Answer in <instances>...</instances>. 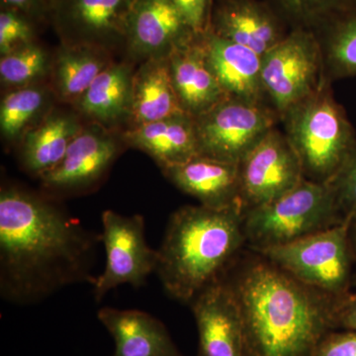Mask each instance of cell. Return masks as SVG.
<instances>
[{
    "mask_svg": "<svg viewBox=\"0 0 356 356\" xmlns=\"http://www.w3.org/2000/svg\"><path fill=\"white\" fill-rule=\"evenodd\" d=\"M100 234L55 198L6 184L0 191V295L30 305L79 283L92 285Z\"/></svg>",
    "mask_w": 356,
    "mask_h": 356,
    "instance_id": "1",
    "label": "cell"
},
{
    "mask_svg": "<svg viewBox=\"0 0 356 356\" xmlns=\"http://www.w3.org/2000/svg\"><path fill=\"white\" fill-rule=\"evenodd\" d=\"M242 312L248 356H311L337 329L339 302L268 261L254 262L229 282Z\"/></svg>",
    "mask_w": 356,
    "mask_h": 356,
    "instance_id": "2",
    "label": "cell"
},
{
    "mask_svg": "<svg viewBox=\"0 0 356 356\" xmlns=\"http://www.w3.org/2000/svg\"><path fill=\"white\" fill-rule=\"evenodd\" d=\"M241 205L213 209L186 205L172 213L158 250L156 273L165 292L191 304L222 271L245 243Z\"/></svg>",
    "mask_w": 356,
    "mask_h": 356,
    "instance_id": "3",
    "label": "cell"
},
{
    "mask_svg": "<svg viewBox=\"0 0 356 356\" xmlns=\"http://www.w3.org/2000/svg\"><path fill=\"white\" fill-rule=\"evenodd\" d=\"M285 135L298 154L304 177L329 184L355 146V129L332 95L331 83L323 81L308 97L281 117Z\"/></svg>",
    "mask_w": 356,
    "mask_h": 356,
    "instance_id": "4",
    "label": "cell"
},
{
    "mask_svg": "<svg viewBox=\"0 0 356 356\" xmlns=\"http://www.w3.org/2000/svg\"><path fill=\"white\" fill-rule=\"evenodd\" d=\"M346 219L329 184L304 178L270 202L245 211V243L255 252L278 247L331 228Z\"/></svg>",
    "mask_w": 356,
    "mask_h": 356,
    "instance_id": "5",
    "label": "cell"
},
{
    "mask_svg": "<svg viewBox=\"0 0 356 356\" xmlns=\"http://www.w3.org/2000/svg\"><path fill=\"white\" fill-rule=\"evenodd\" d=\"M351 217L295 242L259 250L295 280L312 288L343 298L350 294L353 257L350 243Z\"/></svg>",
    "mask_w": 356,
    "mask_h": 356,
    "instance_id": "6",
    "label": "cell"
},
{
    "mask_svg": "<svg viewBox=\"0 0 356 356\" xmlns=\"http://www.w3.org/2000/svg\"><path fill=\"white\" fill-rule=\"evenodd\" d=\"M324 81L322 51L310 29H291L280 43L261 56L262 86L268 104L280 119Z\"/></svg>",
    "mask_w": 356,
    "mask_h": 356,
    "instance_id": "7",
    "label": "cell"
},
{
    "mask_svg": "<svg viewBox=\"0 0 356 356\" xmlns=\"http://www.w3.org/2000/svg\"><path fill=\"white\" fill-rule=\"evenodd\" d=\"M194 120L199 156L240 163L280 118L268 103L227 97Z\"/></svg>",
    "mask_w": 356,
    "mask_h": 356,
    "instance_id": "8",
    "label": "cell"
},
{
    "mask_svg": "<svg viewBox=\"0 0 356 356\" xmlns=\"http://www.w3.org/2000/svg\"><path fill=\"white\" fill-rule=\"evenodd\" d=\"M102 220L100 236L106 261L92 284L93 296L97 302L120 285L144 286L147 277L156 273L158 264V250L147 245L142 215L123 216L106 210L102 213Z\"/></svg>",
    "mask_w": 356,
    "mask_h": 356,
    "instance_id": "9",
    "label": "cell"
},
{
    "mask_svg": "<svg viewBox=\"0 0 356 356\" xmlns=\"http://www.w3.org/2000/svg\"><path fill=\"white\" fill-rule=\"evenodd\" d=\"M238 165L245 212L280 197L305 178L298 154L286 135L276 128Z\"/></svg>",
    "mask_w": 356,
    "mask_h": 356,
    "instance_id": "10",
    "label": "cell"
},
{
    "mask_svg": "<svg viewBox=\"0 0 356 356\" xmlns=\"http://www.w3.org/2000/svg\"><path fill=\"white\" fill-rule=\"evenodd\" d=\"M121 143L99 124L83 127L64 158L40 177L44 194L72 195L91 191L107 175L121 151Z\"/></svg>",
    "mask_w": 356,
    "mask_h": 356,
    "instance_id": "11",
    "label": "cell"
},
{
    "mask_svg": "<svg viewBox=\"0 0 356 356\" xmlns=\"http://www.w3.org/2000/svg\"><path fill=\"white\" fill-rule=\"evenodd\" d=\"M135 0H50L48 20L62 44L108 51L125 43L126 24Z\"/></svg>",
    "mask_w": 356,
    "mask_h": 356,
    "instance_id": "12",
    "label": "cell"
},
{
    "mask_svg": "<svg viewBox=\"0 0 356 356\" xmlns=\"http://www.w3.org/2000/svg\"><path fill=\"white\" fill-rule=\"evenodd\" d=\"M191 305L198 330V356H248L242 312L229 282L214 281Z\"/></svg>",
    "mask_w": 356,
    "mask_h": 356,
    "instance_id": "13",
    "label": "cell"
},
{
    "mask_svg": "<svg viewBox=\"0 0 356 356\" xmlns=\"http://www.w3.org/2000/svg\"><path fill=\"white\" fill-rule=\"evenodd\" d=\"M172 0H135L126 24L125 43L132 57L168 58L196 38Z\"/></svg>",
    "mask_w": 356,
    "mask_h": 356,
    "instance_id": "14",
    "label": "cell"
},
{
    "mask_svg": "<svg viewBox=\"0 0 356 356\" xmlns=\"http://www.w3.org/2000/svg\"><path fill=\"white\" fill-rule=\"evenodd\" d=\"M210 31L264 56L291 31L267 0H214Z\"/></svg>",
    "mask_w": 356,
    "mask_h": 356,
    "instance_id": "15",
    "label": "cell"
},
{
    "mask_svg": "<svg viewBox=\"0 0 356 356\" xmlns=\"http://www.w3.org/2000/svg\"><path fill=\"white\" fill-rule=\"evenodd\" d=\"M206 62L228 97L267 103L261 81V56L217 36L210 29L198 36Z\"/></svg>",
    "mask_w": 356,
    "mask_h": 356,
    "instance_id": "16",
    "label": "cell"
},
{
    "mask_svg": "<svg viewBox=\"0 0 356 356\" xmlns=\"http://www.w3.org/2000/svg\"><path fill=\"white\" fill-rule=\"evenodd\" d=\"M161 172L179 191L206 207H243L238 163L197 156L181 165L163 168Z\"/></svg>",
    "mask_w": 356,
    "mask_h": 356,
    "instance_id": "17",
    "label": "cell"
},
{
    "mask_svg": "<svg viewBox=\"0 0 356 356\" xmlns=\"http://www.w3.org/2000/svg\"><path fill=\"white\" fill-rule=\"evenodd\" d=\"M198 36L168 58L173 88L185 113L197 118L228 97L206 62Z\"/></svg>",
    "mask_w": 356,
    "mask_h": 356,
    "instance_id": "18",
    "label": "cell"
},
{
    "mask_svg": "<svg viewBox=\"0 0 356 356\" xmlns=\"http://www.w3.org/2000/svg\"><path fill=\"white\" fill-rule=\"evenodd\" d=\"M121 138L124 144L149 154L161 170L199 156L195 120L186 113L129 128Z\"/></svg>",
    "mask_w": 356,
    "mask_h": 356,
    "instance_id": "19",
    "label": "cell"
},
{
    "mask_svg": "<svg viewBox=\"0 0 356 356\" xmlns=\"http://www.w3.org/2000/svg\"><path fill=\"white\" fill-rule=\"evenodd\" d=\"M97 317L113 337V356H184L165 325L149 314L105 307Z\"/></svg>",
    "mask_w": 356,
    "mask_h": 356,
    "instance_id": "20",
    "label": "cell"
},
{
    "mask_svg": "<svg viewBox=\"0 0 356 356\" xmlns=\"http://www.w3.org/2000/svg\"><path fill=\"white\" fill-rule=\"evenodd\" d=\"M83 129L76 115L49 111L20 142L21 163L26 172L40 178L53 170Z\"/></svg>",
    "mask_w": 356,
    "mask_h": 356,
    "instance_id": "21",
    "label": "cell"
},
{
    "mask_svg": "<svg viewBox=\"0 0 356 356\" xmlns=\"http://www.w3.org/2000/svg\"><path fill=\"white\" fill-rule=\"evenodd\" d=\"M134 74L130 65L111 63L74 103L77 111L105 128L129 120Z\"/></svg>",
    "mask_w": 356,
    "mask_h": 356,
    "instance_id": "22",
    "label": "cell"
},
{
    "mask_svg": "<svg viewBox=\"0 0 356 356\" xmlns=\"http://www.w3.org/2000/svg\"><path fill=\"white\" fill-rule=\"evenodd\" d=\"M182 113L185 112L173 88L168 58L145 60L134 74L130 128Z\"/></svg>",
    "mask_w": 356,
    "mask_h": 356,
    "instance_id": "23",
    "label": "cell"
},
{
    "mask_svg": "<svg viewBox=\"0 0 356 356\" xmlns=\"http://www.w3.org/2000/svg\"><path fill=\"white\" fill-rule=\"evenodd\" d=\"M310 30L320 44L325 81L356 76V0H348Z\"/></svg>",
    "mask_w": 356,
    "mask_h": 356,
    "instance_id": "24",
    "label": "cell"
},
{
    "mask_svg": "<svg viewBox=\"0 0 356 356\" xmlns=\"http://www.w3.org/2000/svg\"><path fill=\"white\" fill-rule=\"evenodd\" d=\"M106 53L88 44H62L51 70L58 97L74 104L98 74L111 64Z\"/></svg>",
    "mask_w": 356,
    "mask_h": 356,
    "instance_id": "25",
    "label": "cell"
},
{
    "mask_svg": "<svg viewBox=\"0 0 356 356\" xmlns=\"http://www.w3.org/2000/svg\"><path fill=\"white\" fill-rule=\"evenodd\" d=\"M50 95L40 84L10 89L0 104V130L8 142H21L48 112Z\"/></svg>",
    "mask_w": 356,
    "mask_h": 356,
    "instance_id": "26",
    "label": "cell"
},
{
    "mask_svg": "<svg viewBox=\"0 0 356 356\" xmlns=\"http://www.w3.org/2000/svg\"><path fill=\"white\" fill-rule=\"evenodd\" d=\"M51 70L48 54L35 41L0 58V79L11 89L39 84Z\"/></svg>",
    "mask_w": 356,
    "mask_h": 356,
    "instance_id": "27",
    "label": "cell"
},
{
    "mask_svg": "<svg viewBox=\"0 0 356 356\" xmlns=\"http://www.w3.org/2000/svg\"><path fill=\"white\" fill-rule=\"evenodd\" d=\"M291 29H312L348 0H267Z\"/></svg>",
    "mask_w": 356,
    "mask_h": 356,
    "instance_id": "28",
    "label": "cell"
},
{
    "mask_svg": "<svg viewBox=\"0 0 356 356\" xmlns=\"http://www.w3.org/2000/svg\"><path fill=\"white\" fill-rule=\"evenodd\" d=\"M35 24L28 16L14 9L1 7L0 11V54L10 53L35 41Z\"/></svg>",
    "mask_w": 356,
    "mask_h": 356,
    "instance_id": "29",
    "label": "cell"
},
{
    "mask_svg": "<svg viewBox=\"0 0 356 356\" xmlns=\"http://www.w3.org/2000/svg\"><path fill=\"white\" fill-rule=\"evenodd\" d=\"M344 217L356 216V142L343 165L329 182Z\"/></svg>",
    "mask_w": 356,
    "mask_h": 356,
    "instance_id": "30",
    "label": "cell"
},
{
    "mask_svg": "<svg viewBox=\"0 0 356 356\" xmlns=\"http://www.w3.org/2000/svg\"><path fill=\"white\" fill-rule=\"evenodd\" d=\"M186 25L195 33L203 34L210 28L214 0H172Z\"/></svg>",
    "mask_w": 356,
    "mask_h": 356,
    "instance_id": "31",
    "label": "cell"
},
{
    "mask_svg": "<svg viewBox=\"0 0 356 356\" xmlns=\"http://www.w3.org/2000/svg\"><path fill=\"white\" fill-rule=\"evenodd\" d=\"M311 356H356V332H331L323 337Z\"/></svg>",
    "mask_w": 356,
    "mask_h": 356,
    "instance_id": "32",
    "label": "cell"
},
{
    "mask_svg": "<svg viewBox=\"0 0 356 356\" xmlns=\"http://www.w3.org/2000/svg\"><path fill=\"white\" fill-rule=\"evenodd\" d=\"M0 1H1V7L19 11L34 22L48 20L50 0H0Z\"/></svg>",
    "mask_w": 356,
    "mask_h": 356,
    "instance_id": "33",
    "label": "cell"
},
{
    "mask_svg": "<svg viewBox=\"0 0 356 356\" xmlns=\"http://www.w3.org/2000/svg\"><path fill=\"white\" fill-rule=\"evenodd\" d=\"M337 327L356 332V295L350 293L339 302Z\"/></svg>",
    "mask_w": 356,
    "mask_h": 356,
    "instance_id": "34",
    "label": "cell"
},
{
    "mask_svg": "<svg viewBox=\"0 0 356 356\" xmlns=\"http://www.w3.org/2000/svg\"><path fill=\"white\" fill-rule=\"evenodd\" d=\"M350 243L353 261L356 262V216L351 218L350 226Z\"/></svg>",
    "mask_w": 356,
    "mask_h": 356,
    "instance_id": "35",
    "label": "cell"
}]
</instances>
